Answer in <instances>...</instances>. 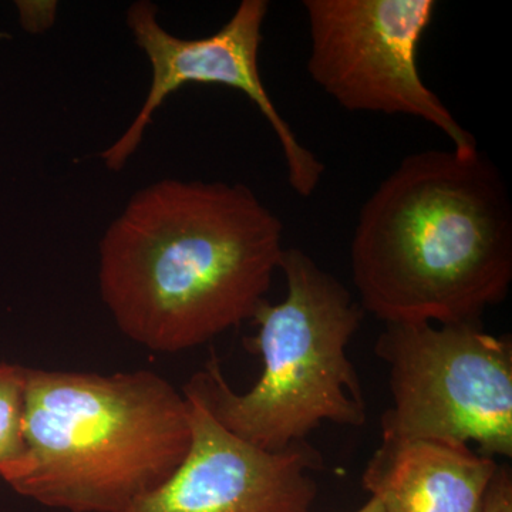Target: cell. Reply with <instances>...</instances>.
Masks as SVG:
<instances>
[{"mask_svg":"<svg viewBox=\"0 0 512 512\" xmlns=\"http://www.w3.org/2000/svg\"><path fill=\"white\" fill-rule=\"evenodd\" d=\"M284 251V225L247 185L167 178L104 232L101 298L137 345L183 352L252 320Z\"/></svg>","mask_w":512,"mask_h":512,"instance_id":"obj_1","label":"cell"},{"mask_svg":"<svg viewBox=\"0 0 512 512\" xmlns=\"http://www.w3.org/2000/svg\"><path fill=\"white\" fill-rule=\"evenodd\" d=\"M481 512H512V474L505 464H500L495 471Z\"/></svg>","mask_w":512,"mask_h":512,"instance_id":"obj_11","label":"cell"},{"mask_svg":"<svg viewBox=\"0 0 512 512\" xmlns=\"http://www.w3.org/2000/svg\"><path fill=\"white\" fill-rule=\"evenodd\" d=\"M376 355L389 367L392 407L382 441L476 443L488 457L512 456V339L481 325L392 323Z\"/></svg>","mask_w":512,"mask_h":512,"instance_id":"obj_5","label":"cell"},{"mask_svg":"<svg viewBox=\"0 0 512 512\" xmlns=\"http://www.w3.org/2000/svg\"><path fill=\"white\" fill-rule=\"evenodd\" d=\"M500 464L454 441H382L362 484L386 512H481Z\"/></svg>","mask_w":512,"mask_h":512,"instance_id":"obj_9","label":"cell"},{"mask_svg":"<svg viewBox=\"0 0 512 512\" xmlns=\"http://www.w3.org/2000/svg\"><path fill=\"white\" fill-rule=\"evenodd\" d=\"M190 402L192 439L181 466L157 490L120 512H308L323 460L306 441L266 451L225 429L200 400Z\"/></svg>","mask_w":512,"mask_h":512,"instance_id":"obj_8","label":"cell"},{"mask_svg":"<svg viewBox=\"0 0 512 512\" xmlns=\"http://www.w3.org/2000/svg\"><path fill=\"white\" fill-rule=\"evenodd\" d=\"M279 269L284 301L262 302L255 312L252 348L264 370L247 393L229 387L217 362L184 387L225 429L266 451L306 441L323 421L362 427L366 402L346 353L363 311L335 276L299 248H285Z\"/></svg>","mask_w":512,"mask_h":512,"instance_id":"obj_4","label":"cell"},{"mask_svg":"<svg viewBox=\"0 0 512 512\" xmlns=\"http://www.w3.org/2000/svg\"><path fill=\"white\" fill-rule=\"evenodd\" d=\"M363 311L386 325H481L512 284V204L480 151L403 158L363 204L350 247Z\"/></svg>","mask_w":512,"mask_h":512,"instance_id":"obj_2","label":"cell"},{"mask_svg":"<svg viewBox=\"0 0 512 512\" xmlns=\"http://www.w3.org/2000/svg\"><path fill=\"white\" fill-rule=\"evenodd\" d=\"M23 436L16 493L56 510L120 512L187 457L190 402L150 370L28 369Z\"/></svg>","mask_w":512,"mask_h":512,"instance_id":"obj_3","label":"cell"},{"mask_svg":"<svg viewBox=\"0 0 512 512\" xmlns=\"http://www.w3.org/2000/svg\"><path fill=\"white\" fill-rule=\"evenodd\" d=\"M356 512H386L384 511L383 505L380 504V501L375 497H370V500L367 501L365 505H363L360 510Z\"/></svg>","mask_w":512,"mask_h":512,"instance_id":"obj_12","label":"cell"},{"mask_svg":"<svg viewBox=\"0 0 512 512\" xmlns=\"http://www.w3.org/2000/svg\"><path fill=\"white\" fill-rule=\"evenodd\" d=\"M26 384L28 367L0 363V477L8 484L25 468Z\"/></svg>","mask_w":512,"mask_h":512,"instance_id":"obj_10","label":"cell"},{"mask_svg":"<svg viewBox=\"0 0 512 512\" xmlns=\"http://www.w3.org/2000/svg\"><path fill=\"white\" fill-rule=\"evenodd\" d=\"M266 0H242L231 19L214 35L181 39L168 33L157 20V6L147 0L128 8L127 25L153 69L150 92L133 124L100 154L110 170L119 171L143 140L154 113L171 93L188 83L217 84L239 90L268 121L284 153L289 185L299 197L316 191L325 165L303 146L266 92L259 72L262 26Z\"/></svg>","mask_w":512,"mask_h":512,"instance_id":"obj_7","label":"cell"},{"mask_svg":"<svg viewBox=\"0 0 512 512\" xmlns=\"http://www.w3.org/2000/svg\"><path fill=\"white\" fill-rule=\"evenodd\" d=\"M308 72L348 111L416 117L461 154L478 151L470 131L421 79L419 47L434 0H305Z\"/></svg>","mask_w":512,"mask_h":512,"instance_id":"obj_6","label":"cell"}]
</instances>
